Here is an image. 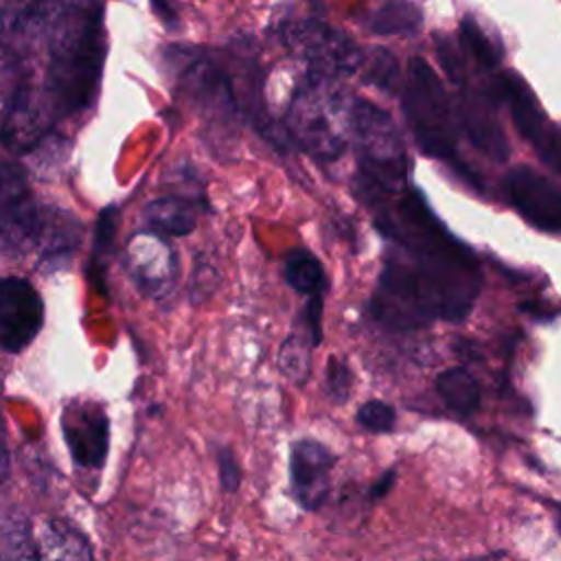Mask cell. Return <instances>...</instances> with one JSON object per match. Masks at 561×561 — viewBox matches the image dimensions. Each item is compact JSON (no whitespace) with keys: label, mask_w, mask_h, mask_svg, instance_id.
Instances as JSON below:
<instances>
[{"label":"cell","mask_w":561,"mask_h":561,"mask_svg":"<svg viewBox=\"0 0 561 561\" xmlns=\"http://www.w3.org/2000/svg\"><path fill=\"white\" fill-rule=\"evenodd\" d=\"M44 324V302L37 289L20 276H0V348H26Z\"/></svg>","instance_id":"cell-8"},{"label":"cell","mask_w":561,"mask_h":561,"mask_svg":"<svg viewBox=\"0 0 561 561\" xmlns=\"http://www.w3.org/2000/svg\"><path fill=\"white\" fill-rule=\"evenodd\" d=\"M44 101L53 116L77 114L92 105L105 59L103 7H57L48 28Z\"/></svg>","instance_id":"cell-1"},{"label":"cell","mask_w":561,"mask_h":561,"mask_svg":"<svg viewBox=\"0 0 561 561\" xmlns=\"http://www.w3.org/2000/svg\"><path fill=\"white\" fill-rule=\"evenodd\" d=\"M533 147L539 151L541 160L561 175V129L550 125Z\"/></svg>","instance_id":"cell-28"},{"label":"cell","mask_w":561,"mask_h":561,"mask_svg":"<svg viewBox=\"0 0 561 561\" xmlns=\"http://www.w3.org/2000/svg\"><path fill=\"white\" fill-rule=\"evenodd\" d=\"M357 423L370 432H388L394 425V410L383 401H366L357 410Z\"/></svg>","instance_id":"cell-26"},{"label":"cell","mask_w":561,"mask_h":561,"mask_svg":"<svg viewBox=\"0 0 561 561\" xmlns=\"http://www.w3.org/2000/svg\"><path fill=\"white\" fill-rule=\"evenodd\" d=\"M390 482H392V471H390L388 476H383V478H381V482L375 486V495L386 493V491H388V486H390Z\"/></svg>","instance_id":"cell-31"},{"label":"cell","mask_w":561,"mask_h":561,"mask_svg":"<svg viewBox=\"0 0 561 561\" xmlns=\"http://www.w3.org/2000/svg\"><path fill=\"white\" fill-rule=\"evenodd\" d=\"M458 125H462L469 140L495 160H504L508 156V145L504 131L500 129L489 101H484L478 92H465L460 105L456 107Z\"/></svg>","instance_id":"cell-13"},{"label":"cell","mask_w":561,"mask_h":561,"mask_svg":"<svg viewBox=\"0 0 561 561\" xmlns=\"http://www.w3.org/2000/svg\"><path fill=\"white\" fill-rule=\"evenodd\" d=\"M280 39L294 57L307 64V70L316 79L337 81L348 77L364 59L359 46L351 37L316 18L285 22Z\"/></svg>","instance_id":"cell-5"},{"label":"cell","mask_w":561,"mask_h":561,"mask_svg":"<svg viewBox=\"0 0 561 561\" xmlns=\"http://www.w3.org/2000/svg\"><path fill=\"white\" fill-rule=\"evenodd\" d=\"M460 42L465 50L484 68H495L502 59L500 42L491 37L473 15H465L460 20Z\"/></svg>","instance_id":"cell-22"},{"label":"cell","mask_w":561,"mask_h":561,"mask_svg":"<svg viewBox=\"0 0 561 561\" xmlns=\"http://www.w3.org/2000/svg\"><path fill=\"white\" fill-rule=\"evenodd\" d=\"M79 228L81 226L61 210L42 215V228L37 237V243H42V259L46 263H57L66 259L79 241Z\"/></svg>","instance_id":"cell-16"},{"label":"cell","mask_w":561,"mask_h":561,"mask_svg":"<svg viewBox=\"0 0 561 561\" xmlns=\"http://www.w3.org/2000/svg\"><path fill=\"white\" fill-rule=\"evenodd\" d=\"M364 79L381 90H392V85L399 79V64L386 48H375L366 64Z\"/></svg>","instance_id":"cell-25"},{"label":"cell","mask_w":561,"mask_h":561,"mask_svg":"<svg viewBox=\"0 0 561 561\" xmlns=\"http://www.w3.org/2000/svg\"><path fill=\"white\" fill-rule=\"evenodd\" d=\"M436 390L449 410L456 414H471L480 403V386L465 368H447L436 377Z\"/></svg>","instance_id":"cell-18"},{"label":"cell","mask_w":561,"mask_h":561,"mask_svg":"<svg viewBox=\"0 0 561 561\" xmlns=\"http://www.w3.org/2000/svg\"><path fill=\"white\" fill-rule=\"evenodd\" d=\"M39 228L42 213L24 171L9 160H0V250L22 252L35 245Z\"/></svg>","instance_id":"cell-7"},{"label":"cell","mask_w":561,"mask_h":561,"mask_svg":"<svg viewBox=\"0 0 561 561\" xmlns=\"http://www.w3.org/2000/svg\"><path fill=\"white\" fill-rule=\"evenodd\" d=\"M403 112L425 153L440 160H454L458 116L436 72L421 57H412L408 64Z\"/></svg>","instance_id":"cell-4"},{"label":"cell","mask_w":561,"mask_h":561,"mask_svg":"<svg viewBox=\"0 0 561 561\" xmlns=\"http://www.w3.org/2000/svg\"><path fill=\"white\" fill-rule=\"evenodd\" d=\"M59 425L79 467L96 469L103 465L110 445V419L99 401L72 399L61 410Z\"/></svg>","instance_id":"cell-9"},{"label":"cell","mask_w":561,"mask_h":561,"mask_svg":"<svg viewBox=\"0 0 561 561\" xmlns=\"http://www.w3.org/2000/svg\"><path fill=\"white\" fill-rule=\"evenodd\" d=\"M0 561H37V543L28 524L18 517H9L0 526Z\"/></svg>","instance_id":"cell-23"},{"label":"cell","mask_w":561,"mask_h":561,"mask_svg":"<svg viewBox=\"0 0 561 561\" xmlns=\"http://www.w3.org/2000/svg\"><path fill=\"white\" fill-rule=\"evenodd\" d=\"M125 263L131 280L145 296L162 298L171 291L178 265L171 245L151 230L136 232L125 248Z\"/></svg>","instance_id":"cell-10"},{"label":"cell","mask_w":561,"mask_h":561,"mask_svg":"<svg viewBox=\"0 0 561 561\" xmlns=\"http://www.w3.org/2000/svg\"><path fill=\"white\" fill-rule=\"evenodd\" d=\"M217 462H219V480L226 491H234L239 486V467L230 449H219L217 451Z\"/></svg>","instance_id":"cell-29"},{"label":"cell","mask_w":561,"mask_h":561,"mask_svg":"<svg viewBox=\"0 0 561 561\" xmlns=\"http://www.w3.org/2000/svg\"><path fill=\"white\" fill-rule=\"evenodd\" d=\"M508 202L537 228L561 234V191L528 167H515L504 178Z\"/></svg>","instance_id":"cell-11"},{"label":"cell","mask_w":561,"mask_h":561,"mask_svg":"<svg viewBox=\"0 0 561 561\" xmlns=\"http://www.w3.org/2000/svg\"><path fill=\"white\" fill-rule=\"evenodd\" d=\"M351 370L344 362L340 359H331L329 368H327V390L335 401H346L348 392H351Z\"/></svg>","instance_id":"cell-27"},{"label":"cell","mask_w":561,"mask_h":561,"mask_svg":"<svg viewBox=\"0 0 561 561\" xmlns=\"http://www.w3.org/2000/svg\"><path fill=\"white\" fill-rule=\"evenodd\" d=\"M557 528H559V533H561V506L557 508Z\"/></svg>","instance_id":"cell-32"},{"label":"cell","mask_w":561,"mask_h":561,"mask_svg":"<svg viewBox=\"0 0 561 561\" xmlns=\"http://www.w3.org/2000/svg\"><path fill=\"white\" fill-rule=\"evenodd\" d=\"M497 90H500L502 99L508 103L513 123L519 129V134L530 145H535L541 138V134L550 127V123L546 121V116H543L537 99L528 90V85L517 75L508 72V75L500 77Z\"/></svg>","instance_id":"cell-14"},{"label":"cell","mask_w":561,"mask_h":561,"mask_svg":"<svg viewBox=\"0 0 561 561\" xmlns=\"http://www.w3.org/2000/svg\"><path fill=\"white\" fill-rule=\"evenodd\" d=\"M373 313L390 327L410 329L443 313V302L412 265L388 261L373 298Z\"/></svg>","instance_id":"cell-6"},{"label":"cell","mask_w":561,"mask_h":561,"mask_svg":"<svg viewBox=\"0 0 561 561\" xmlns=\"http://www.w3.org/2000/svg\"><path fill=\"white\" fill-rule=\"evenodd\" d=\"M355 101L335 83L311 77L287 110L289 136L313 158L335 160L353 134Z\"/></svg>","instance_id":"cell-2"},{"label":"cell","mask_w":561,"mask_h":561,"mask_svg":"<svg viewBox=\"0 0 561 561\" xmlns=\"http://www.w3.org/2000/svg\"><path fill=\"white\" fill-rule=\"evenodd\" d=\"M145 221L156 234H188L195 228L193 208L178 197H160L147 204Z\"/></svg>","instance_id":"cell-17"},{"label":"cell","mask_w":561,"mask_h":561,"mask_svg":"<svg viewBox=\"0 0 561 561\" xmlns=\"http://www.w3.org/2000/svg\"><path fill=\"white\" fill-rule=\"evenodd\" d=\"M11 471V456H9V443H7V427L0 412V484L9 478Z\"/></svg>","instance_id":"cell-30"},{"label":"cell","mask_w":561,"mask_h":561,"mask_svg":"<svg viewBox=\"0 0 561 561\" xmlns=\"http://www.w3.org/2000/svg\"><path fill=\"white\" fill-rule=\"evenodd\" d=\"M116 224H118V210L116 208H105L96 221V234H94V254H92V265L96 270L94 278L101 283L103 280V267L107 265V259L112 254L114 237H116Z\"/></svg>","instance_id":"cell-24"},{"label":"cell","mask_w":561,"mask_h":561,"mask_svg":"<svg viewBox=\"0 0 561 561\" xmlns=\"http://www.w3.org/2000/svg\"><path fill=\"white\" fill-rule=\"evenodd\" d=\"M333 467L331 451L318 443L302 438L294 443L289 456L291 493L302 508H318L329 493V476Z\"/></svg>","instance_id":"cell-12"},{"label":"cell","mask_w":561,"mask_h":561,"mask_svg":"<svg viewBox=\"0 0 561 561\" xmlns=\"http://www.w3.org/2000/svg\"><path fill=\"white\" fill-rule=\"evenodd\" d=\"M37 561H94L90 541L64 519H48L37 539Z\"/></svg>","instance_id":"cell-15"},{"label":"cell","mask_w":561,"mask_h":561,"mask_svg":"<svg viewBox=\"0 0 561 561\" xmlns=\"http://www.w3.org/2000/svg\"><path fill=\"white\" fill-rule=\"evenodd\" d=\"M351 140L357 151V193L368 204H381L405 180V149L394 121L377 105L357 99Z\"/></svg>","instance_id":"cell-3"},{"label":"cell","mask_w":561,"mask_h":561,"mask_svg":"<svg viewBox=\"0 0 561 561\" xmlns=\"http://www.w3.org/2000/svg\"><path fill=\"white\" fill-rule=\"evenodd\" d=\"M421 24H423L421 7L412 4V2H388V4H381L366 20V26L373 33H379V35L414 33V31H419Z\"/></svg>","instance_id":"cell-21"},{"label":"cell","mask_w":561,"mask_h":561,"mask_svg":"<svg viewBox=\"0 0 561 561\" xmlns=\"http://www.w3.org/2000/svg\"><path fill=\"white\" fill-rule=\"evenodd\" d=\"M300 324L302 329H294L280 346V370L294 383H305L311 366V348L320 344L302 320Z\"/></svg>","instance_id":"cell-19"},{"label":"cell","mask_w":561,"mask_h":561,"mask_svg":"<svg viewBox=\"0 0 561 561\" xmlns=\"http://www.w3.org/2000/svg\"><path fill=\"white\" fill-rule=\"evenodd\" d=\"M285 280L300 294L313 298L324 291V270L320 261L302 248H296L285 259Z\"/></svg>","instance_id":"cell-20"}]
</instances>
